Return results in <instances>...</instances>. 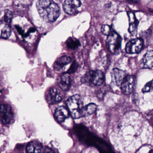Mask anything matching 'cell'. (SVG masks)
<instances>
[{
  "instance_id": "1",
  "label": "cell",
  "mask_w": 153,
  "mask_h": 153,
  "mask_svg": "<svg viewBox=\"0 0 153 153\" xmlns=\"http://www.w3.org/2000/svg\"><path fill=\"white\" fill-rule=\"evenodd\" d=\"M36 8L41 17L47 22H54L60 14L59 6L52 1L40 0L36 3Z\"/></svg>"
},
{
  "instance_id": "2",
  "label": "cell",
  "mask_w": 153,
  "mask_h": 153,
  "mask_svg": "<svg viewBox=\"0 0 153 153\" xmlns=\"http://www.w3.org/2000/svg\"><path fill=\"white\" fill-rule=\"evenodd\" d=\"M68 108L74 119L84 117L85 106L82 98L79 95L76 94L70 97L67 101Z\"/></svg>"
},
{
  "instance_id": "3",
  "label": "cell",
  "mask_w": 153,
  "mask_h": 153,
  "mask_svg": "<svg viewBox=\"0 0 153 153\" xmlns=\"http://www.w3.org/2000/svg\"><path fill=\"white\" fill-rule=\"evenodd\" d=\"M106 44L107 49L111 53L114 54L120 53L121 50V38L117 33L112 32L107 36Z\"/></svg>"
},
{
  "instance_id": "4",
  "label": "cell",
  "mask_w": 153,
  "mask_h": 153,
  "mask_svg": "<svg viewBox=\"0 0 153 153\" xmlns=\"http://www.w3.org/2000/svg\"><path fill=\"white\" fill-rule=\"evenodd\" d=\"M14 119V114L11 107L8 105L3 104L1 106V121L2 124H10Z\"/></svg>"
},
{
  "instance_id": "5",
  "label": "cell",
  "mask_w": 153,
  "mask_h": 153,
  "mask_svg": "<svg viewBox=\"0 0 153 153\" xmlns=\"http://www.w3.org/2000/svg\"><path fill=\"white\" fill-rule=\"evenodd\" d=\"M144 45L143 40L141 38H136L130 41L126 45V52L129 54L138 53L140 51Z\"/></svg>"
},
{
  "instance_id": "6",
  "label": "cell",
  "mask_w": 153,
  "mask_h": 153,
  "mask_svg": "<svg viewBox=\"0 0 153 153\" xmlns=\"http://www.w3.org/2000/svg\"><path fill=\"white\" fill-rule=\"evenodd\" d=\"M135 76H127L121 85V89L123 94H129L133 92L135 86Z\"/></svg>"
},
{
  "instance_id": "7",
  "label": "cell",
  "mask_w": 153,
  "mask_h": 153,
  "mask_svg": "<svg viewBox=\"0 0 153 153\" xmlns=\"http://www.w3.org/2000/svg\"><path fill=\"white\" fill-rule=\"evenodd\" d=\"M81 4V1L79 0H66L63 4V9L67 14L73 15L76 13Z\"/></svg>"
},
{
  "instance_id": "8",
  "label": "cell",
  "mask_w": 153,
  "mask_h": 153,
  "mask_svg": "<svg viewBox=\"0 0 153 153\" xmlns=\"http://www.w3.org/2000/svg\"><path fill=\"white\" fill-rule=\"evenodd\" d=\"M62 96L60 91L56 88H51L47 95L46 100L50 104H55L61 102Z\"/></svg>"
},
{
  "instance_id": "9",
  "label": "cell",
  "mask_w": 153,
  "mask_h": 153,
  "mask_svg": "<svg viewBox=\"0 0 153 153\" xmlns=\"http://www.w3.org/2000/svg\"><path fill=\"white\" fill-rule=\"evenodd\" d=\"M89 78L94 85L99 86L103 83L104 76L101 71H91L89 72Z\"/></svg>"
},
{
  "instance_id": "10",
  "label": "cell",
  "mask_w": 153,
  "mask_h": 153,
  "mask_svg": "<svg viewBox=\"0 0 153 153\" xmlns=\"http://www.w3.org/2000/svg\"><path fill=\"white\" fill-rule=\"evenodd\" d=\"M127 76V73L125 71L119 69H114L111 72L112 79L114 83L118 86H121Z\"/></svg>"
},
{
  "instance_id": "11",
  "label": "cell",
  "mask_w": 153,
  "mask_h": 153,
  "mask_svg": "<svg viewBox=\"0 0 153 153\" xmlns=\"http://www.w3.org/2000/svg\"><path fill=\"white\" fill-rule=\"evenodd\" d=\"M69 114L70 112L68 108L64 106H60L55 111L54 116L58 122L62 123L68 118Z\"/></svg>"
},
{
  "instance_id": "12",
  "label": "cell",
  "mask_w": 153,
  "mask_h": 153,
  "mask_svg": "<svg viewBox=\"0 0 153 153\" xmlns=\"http://www.w3.org/2000/svg\"><path fill=\"white\" fill-rule=\"evenodd\" d=\"M27 153H44L42 143L36 140L31 141L26 147Z\"/></svg>"
},
{
  "instance_id": "13",
  "label": "cell",
  "mask_w": 153,
  "mask_h": 153,
  "mask_svg": "<svg viewBox=\"0 0 153 153\" xmlns=\"http://www.w3.org/2000/svg\"><path fill=\"white\" fill-rule=\"evenodd\" d=\"M71 58L68 56L64 55L58 58L54 63V70L59 71L71 62Z\"/></svg>"
},
{
  "instance_id": "14",
  "label": "cell",
  "mask_w": 153,
  "mask_h": 153,
  "mask_svg": "<svg viewBox=\"0 0 153 153\" xmlns=\"http://www.w3.org/2000/svg\"><path fill=\"white\" fill-rule=\"evenodd\" d=\"M57 80L58 85L63 91H68L70 88L71 79L68 75L67 74L62 75L58 78Z\"/></svg>"
},
{
  "instance_id": "15",
  "label": "cell",
  "mask_w": 153,
  "mask_h": 153,
  "mask_svg": "<svg viewBox=\"0 0 153 153\" xmlns=\"http://www.w3.org/2000/svg\"><path fill=\"white\" fill-rule=\"evenodd\" d=\"M129 20V27L128 31L132 35H135L137 32L138 22L136 17L132 12H128V13Z\"/></svg>"
},
{
  "instance_id": "16",
  "label": "cell",
  "mask_w": 153,
  "mask_h": 153,
  "mask_svg": "<svg viewBox=\"0 0 153 153\" xmlns=\"http://www.w3.org/2000/svg\"><path fill=\"white\" fill-rule=\"evenodd\" d=\"M142 67L144 68L153 67V51H148L146 53L142 60Z\"/></svg>"
},
{
  "instance_id": "17",
  "label": "cell",
  "mask_w": 153,
  "mask_h": 153,
  "mask_svg": "<svg viewBox=\"0 0 153 153\" xmlns=\"http://www.w3.org/2000/svg\"><path fill=\"white\" fill-rule=\"evenodd\" d=\"M97 105L95 104L91 103L85 106L84 110V117H87L93 114L96 111Z\"/></svg>"
},
{
  "instance_id": "18",
  "label": "cell",
  "mask_w": 153,
  "mask_h": 153,
  "mask_svg": "<svg viewBox=\"0 0 153 153\" xmlns=\"http://www.w3.org/2000/svg\"><path fill=\"white\" fill-rule=\"evenodd\" d=\"M11 33V30L10 27L8 25H6L1 29V38L3 39H7L10 37Z\"/></svg>"
},
{
  "instance_id": "19",
  "label": "cell",
  "mask_w": 153,
  "mask_h": 153,
  "mask_svg": "<svg viewBox=\"0 0 153 153\" xmlns=\"http://www.w3.org/2000/svg\"><path fill=\"white\" fill-rule=\"evenodd\" d=\"M67 45L68 47L70 49H75L79 46V42L78 40L70 38L67 41Z\"/></svg>"
},
{
  "instance_id": "20",
  "label": "cell",
  "mask_w": 153,
  "mask_h": 153,
  "mask_svg": "<svg viewBox=\"0 0 153 153\" xmlns=\"http://www.w3.org/2000/svg\"><path fill=\"white\" fill-rule=\"evenodd\" d=\"M153 90V79L147 83L142 89L143 93H148Z\"/></svg>"
},
{
  "instance_id": "21",
  "label": "cell",
  "mask_w": 153,
  "mask_h": 153,
  "mask_svg": "<svg viewBox=\"0 0 153 153\" xmlns=\"http://www.w3.org/2000/svg\"><path fill=\"white\" fill-rule=\"evenodd\" d=\"M101 32L103 34L108 36L111 33L112 31L110 26L107 25H104L101 28Z\"/></svg>"
},
{
  "instance_id": "22",
  "label": "cell",
  "mask_w": 153,
  "mask_h": 153,
  "mask_svg": "<svg viewBox=\"0 0 153 153\" xmlns=\"http://www.w3.org/2000/svg\"><path fill=\"white\" fill-rule=\"evenodd\" d=\"M12 17V13L9 10H5V21L6 23H10Z\"/></svg>"
},
{
  "instance_id": "23",
  "label": "cell",
  "mask_w": 153,
  "mask_h": 153,
  "mask_svg": "<svg viewBox=\"0 0 153 153\" xmlns=\"http://www.w3.org/2000/svg\"><path fill=\"white\" fill-rule=\"evenodd\" d=\"M149 153H153V149H151V150H150Z\"/></svg>"
}]
</instances>
